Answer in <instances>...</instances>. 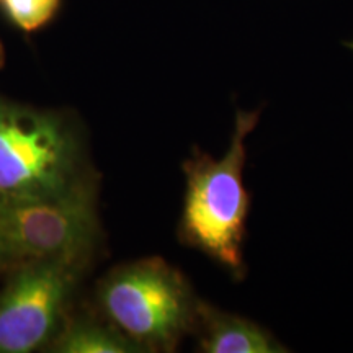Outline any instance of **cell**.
<instances>
[{
    "mask_svg": "<svg viewBox=\"0 0 353 353\" xmlns=\"http://www.w3.org/2000/svg\"><path fill=\"white\" fill-rule=\"evenodd\" d=\"M100 309L141 352H174L195 330L198 299L188 281L161 257L121 265L100 281Z\"/></svg>",
    "mask_w": 353,
    "mask_h": 353,
    "instance_id": "3",
    "label": "cell"
},
{
    "mask_svg": "<svg viewBox=\"0 0 353 353\" xmlns=\"http://www.w3.org/2000/svg\"><path fill=\"white\" fill-rule=\"evenodd\" d=\"M94 180L76 121L0 97V200L64 195Z\"/></svg>",
    "mask_w": 353,
    "mask_h": 353,
    "instance_id": "1",
    "label": "cell"
},
{
    "mask_svg": "<svg viewBox=\"0 0 353 353\" xmlns=\"http://www.w3.org/2000/svg\"><path fill=\"white\" fill-rule=\"evenodd\" d=\"M3 63H6V51H3L2 43H0V69L3 68Z\"/></svg>",
    "mask_w": 353,
    "mask_h": 353,
    "instance_id": "10",
    "label": "cell"
},
{
    "mask_svg": "<svg viewBox=\"0 0 353 353\" xmlns=\"http://www.w3.org/2000/svg\"><path fill=\"white\" fill-rule=\"evenodd\" d=\"M259 123V112H237L224 157L195 149L183 164L187 190L180 239L208 255L236 278L244 275L242 244L250 195L244 185L245 141Z\"/></svg>",
    "mask_w": 353,
    "mask_h": 353,
    "instance_id": "2",
    "label": "cell"
},
{
    "mask_svg": "<svg viewBox=\"0 0 353 353\" xmlns=\"http://www.w3.org/2000/svg\"><path fill=\"white\" fill-rule=\"evenodd\" d=\"M85 263L26 260L0 290V353H30L50 345Z\"/></svg>",
    "mask_w": 353,
    "mask_h": 353,
    "instance_id": "5",
    "label": "cell"
},
{
    "mask_svg": "<svg viewBox=\"0 0 353 353\" xmlns=\"http://www.w3.org/2000/svg\"><path fill=\"white\" fill-rule=\"evenodd\" d=\"M48 350L57 353H134L141 352L130 339L110 322L90 317H72L63 321Z\"/></svg>",
    "mask_w": 353,
    "mask_h": 353,
    "instance_id": "7",
    "label": "cell"
},
{
    "mask_svg": "<svg viewBox=\"0 0 353 353\" xmlns=\"http://www.w3.org/2000/svg\"><path fill=\"white\" fill-rule=\"evenodd\" d=\"M64 0H0V10L8 23L25 34L41 32L51 25Z\"/></svg>",
    "mask_w": 353,
    "mask_h": 353,
    "instance_id": "8",
    "label": "cell"
},
{
    "mask_svg": "<svg viewBox=\"0 0 353 353\" xmlns=\"http://www.w3.org/2000/svg\"><path fill=\"white\" fill-rule=\"evenodd\" d=\"M200 350L206 353H281L286 348L270 332L244 317L198 301L196 324Z\"/></svg>",
    "mask_w": 353,
    "mask_h": 353,
    "instance_id": "6",
    "label": "cell"
},
{
    "mask_svg": "<svg viewBox=\"0 0 353 353\" xmlns=\"http://www.w3.org/2000/svg\"><path fill=\"white\" fill-rule=\"evenodd\" d=\"M97 182L57 196L0 200V247L8 263L69 260L87 265L100 237Z\"/></svg>",
    "mask_w": 353,
    "mask_h": 353,
    "instance_id": "4",
    "label": "cell"
},
{
    "mask_svg": "<svg viewBox=\"0 0 353 353\" xmlns=\"http://www.w3.org/2000/svg\"><path fill=\"white\" fill-rule=\"evenodd\" d=\"M7 265H8V260L6 257V254H3L2 247H0V270H2V268H6Z\"/></svg>",
    "mask_w": 353,
    "mask_h": 353,
    "instance_id": "9",
    "label": "cell"
}]
</instances>
